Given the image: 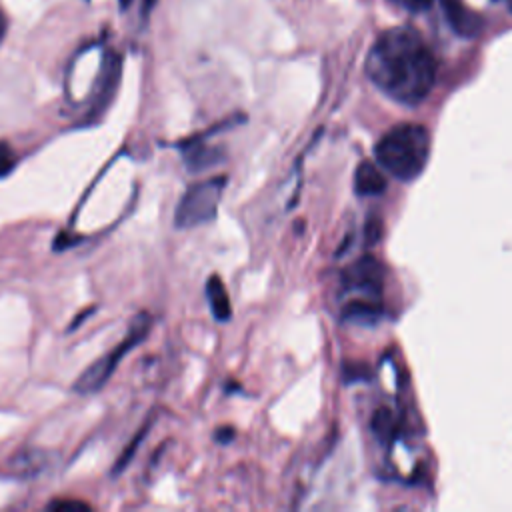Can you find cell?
Returning a JSON list of instances; mask_svg holds the SVG:
<instances>
[{
	"label": "cell",
	"instance_id": "6da1fadb",
	"mask_svg": "<svg viewBox=\"0 0 512 512\" xmlns=\"http://www.w3.org/2000/svg\"><path fill=\"white\" fill-rule=\"evenodd\" d=\"M366 74L388 98L414 106L436 82V58L410 26L384 30L366 56Z\"/></svg>",
	"mask_w": 512,
	"mask_h": 512
},
{
	"label": "cell",
	"instance_id": "7a4b0ae2",
	"mask_svg": "<svg viewBox=\"0 0 512 512\" xmlns=\"http://www.w3.org/2000/svg\"><path fill=\"white\" fill-rule=\"evenodd\" d=\"M376 162L398 180H414L430 156V132L422 124L390 128L374 148Z\"/></svg>",
	"mask_w": 512,
	"mask_h": 512
},
{
	"label": "cell",
	"instance_id": "3957f363",
	"mask_svg": "<svg viewBox=\"0 0 512 512\" xmlns=\"http://www.w3.org/2000/svg\"><path fill=\"white\" fill-rule=\"evenodd\" d=\"M382 280L384 272L378 260L364 256L348 266L342 274V318L348 322L368 324L382 314Z\"/></svg>",
	"mask_w": 512,
	"mask_h": 512
},
{
	"label": "cell",
	"instance_id": "277c9868",
	"mask_svg": "<svg viewBox=\"0 0 512 512\" xmlns=\"http://www.w3.org/2000/svg\"><path fill=\"white\" fill-rule=\"evenodd\" d=\"M152 326V318L146 312H140L132 318L128 332L124 334V338L112 348L108 350L104 356H100L98 360H94L74 382L72 390L78 394H94L98 390H102L106 386V382L112 378V374L116 372L118 364L124 360L126 354H130V350H134L140 342L146 340L148 332Z\"/></svg>",
	"mask_w": 512,
	"mask_h": 512
},
{
	"label": "cell",
	"instance_id": "5b68a950",
	"mask_svg": "<svg viewBox=\"0 0 512 512\" xmlns=\"http://www.w3.org/2000/svg\"><path fill=\"white\" fill-rule=\"evenodd\" d=\"M224 186H226V176H214L188 186L176 206L174 226L194 228L214 220Z\"/></svg>",
	"mask_w": 512,
	"mask_h": 512
},
{
	"label": "cell",
	"instance_id": "8992f818",
	"mask_svg": "<svg viewBox=\"0 0 512 512\" xmlns=\"http://www.w3.org/2000/svg\"><path fill=\"white\" fill-rule=\"evenodd\" d=\"M120 78H122V58L118 52L108 50L102 58L98 76H96V84H94V92L90 96V104L84 116L86 124H94L98 122L106 110L110 108L118 86H120Z\"/></svg>",
	"mask_w": 512,
	"mask_h": 512
},
{
	"label": "cell",
	"instance_id": "52a82bcc",
	"mask_svg": "<svg viewBox=\"0 0 512 512\" xmlns=\"http://www.w3.org/2000/svg\"><path fill=\"white\" fill-rule=\"evenodd\" d=\"M444 18L452 26V30L462 38H474L484 28V18L468 8L464 0H440Z\"/></svg>",
	"mask_w": 512,
	"mask_h": 512
},
{
	"label": "cell",
	"instance_id": "ba28073f",
	"mask_svg": "<svg viewBox=\"0 0 512 512\" xmlns=\"http://www.w3.org/2000/svg\"><path fill=\"white\" fill-rule=\"evenodd\" d=\"M180 148L184 150V162H186L188 170H192V172L206 170V168L218 164L222 158L218 148H210V146L202 144L200 140L184 142V144H180Z\"/></svg>",
	"mask_w": 512,
	"mask_h": 512
},
{
	"label": "cell",
	"instance_id": "9c48e42d",
	"mask_svg": "<svg viewBox=\"0 0 512 512\" xmlns=\"http://www.w3.org/2000/svg\"><path fill=\"white\" fill-rule=\"evenodd\" d=\"M354 190L360 196H376L386 190V178L372 162H362L354 174Z\"/></svg>",
	"mask_w": 512,
	"mask_h": 512
},
{
	"label": "cell",
	"instance_id": "30bf717a",
	"mask_svg": "<svg viewBox=\"0 0 512 512\" xmlns=\"http://www.w3.org/2000/svg\"><path fill=\"white\" fill-rule=\"evenodd\" d=\"M206 298H208V304H210V310H212V316L218 320V322H226L232 314V308H230V298H228V292L220 280V276H210L208 282H206Z\"/></svg>",
	"mask_w": 512,
	"mask_h": 512
},
{
	"label": "cell",
	"instance_id": "8fae6325",
	"mask_svg": "<svg viewBox=\"0 0 512 512\" xmlns=\"http://www.w3.org/2000/svg\"><path fill=\"white\" fill-rule=\"evenodd\" d=\"M372 428L382 442H392L398 432V420L390 408H378L372 418Z\"/></svg>",
	"mask_w": 512,
	"mask_h": 512
},
{
	"label": "cell",
	"instance_id": "7c38bea8",
	"mask_svg": "<svg viewBox=\"0 0 512 512\" xmlns=\"http://www.w3.org/2000/svg\"><path fill=\"white\" fill-rule=\"evenodd\" d=\"M10 466L18 472V474H36L42 466H44V454L38 450H30V452H22L18 456H14V460L10 462Z\"/></svg>",
	"mask_w": 512,
	"mask_h": 512
},
{
	"label": "cell",
	"instance_id": "4fadbf2b",
	"mask_svg": "<svg viewBox=\"0 0 512 512\" xmlns=\"http://www.w3.org/2000/svg\"><path fill=\"white\" fill-rule=\"evenodd\" d=\"M150 424H152V420H148L136 434H134V438H132V442L126 446V450L118 456V460H116V464H114V468H112V476H118L128 464H130V460L134 458V454H136V450H138V446H140V442L146 438V434H148V428H150Z\"/></svg>",
	"mask_w": 512,
	"mask_h": 512
},
{
	"label": "cell",
	"instance_id": "5bb4252c",
	"mask_svg": "<svg viewBox=\"0 0 512 512\" xmlns=\"http://www.w3.org/2000/svg\"><path fill=\"white\" fill-rule=\"evenodd\" d=\"M16 168V152L8 142H0V178H6Z\"/></svg>",
	"mask_w": 512,
	"mask_h": 512
},
{
	"label": "cell",
	"instance_id": "9a60e30c",
	"mask_svg": "<svg viewBox=\"0 0 512 512\" xmlns=\"http://www.w3.org/2000/svg\"><path fill=\"white\" fill-rule=\"evenodd\" d=\"M46 510H54V512H86V510H90V506L86 504V502H82V500H54V502H50L48 506H46Z\"/></svg>",
	"mask_w": 512,
	"mask_h": 512
},
{
	"label": "cell",
	"instance_id": "2e32d148",
	"mask_svg": "<svg viewBox=\"0 0 512 512\" xmlns=\"http://www.w3.org/2000/svg\"><path fill=\"white\" fill-rule=\"evenodd\" d=\"M396 6H400L402 10L406 12H412V14H418V12H424L432 6L434 0H392Z\"/></svg>",
	"mask_w": 512,
	"mask_h": 512
},
{
	"label": "cell",
	"instance_id": "e0dca14e",
	"mask_svg": "<svg viewBox=\"0 0 512 512\" xmlns=\"http://www.w3.org/2000/svg\"><path fill=\"white\" fill-rule=\"evenodd\" d=\"M6 32H8V18H6V14L0 10V46H2L4 38H6Z\"/></svg>",
	"mask_w": 512,
	"mask_h": 512
},
{
	"label": "cell",
	"instance_id": "ac0fdd59",
	"mask_svg": "<svg viewBox=\"0 0 512 512\" xmlns=\"http://www.w3.org/2000/svg\"><path fill=\"white\" fill-rule=\"evenodd\" d=\"M156 4H158V0H142V16L148 18V14L154 10Z\"/></svg>",
	"mask_w": 512,
	"mask_h": 512
},
{
	"label": "cell",
	"instance_id": "d6986e66",
	"mask_svg": "<svg viewBox=\"0 0 512 512\" xmlns=\"http://www.w3.org/2000/svg\"><path fill=\"white\" fill-rule=\"evenodd\" d=\"M506 2H508V4H510V6H512V0H506Z\"/></svg>",
	"mask_w": 512,
	"mask_h": 512
}]
</instances>
